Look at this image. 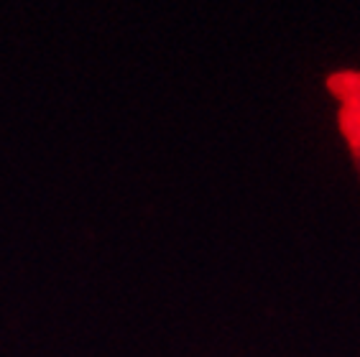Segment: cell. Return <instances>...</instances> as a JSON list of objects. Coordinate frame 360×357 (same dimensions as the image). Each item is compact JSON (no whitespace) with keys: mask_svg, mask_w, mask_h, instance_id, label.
<instances>
[{"mask_svg":"<svg viewBox=\"0 0 360 357\" xmlns=\"http://www.w3.org/2000/svg\"><path fill=\"white\" fill-rule=\"evenodd\" d=\"M327 84L340 100V128L353 151L355 171L360 178V74L358 72H338L327 79Z\"/></svg>","mask_w":360,"mask_h":357,"instance_id":"6da1fadb","label":"cell"}]
</instances>
